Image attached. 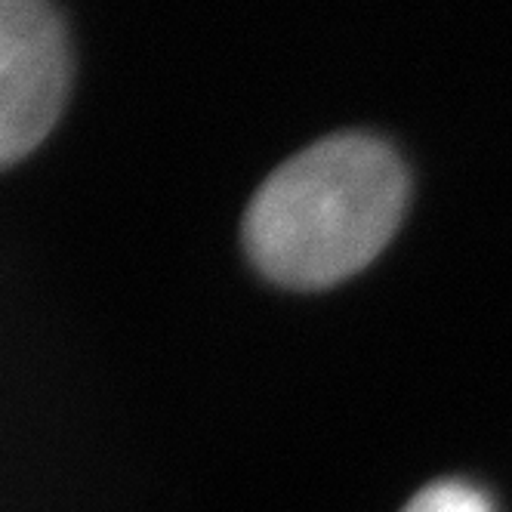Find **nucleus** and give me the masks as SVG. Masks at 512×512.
I'll return each instance as SVG.
<instances>
[{
  "label": "nucleus",
  "instance_id": "f03ea898",
  "mask_svg": "<svg viewBox=\"0 0 512 512\" xmlns=\"http://www.w3.org/2000/svg\"><path fill=\"white\" fill-rule=\"evenodd\" d=\"M68 84V34L50 0H0V167L53 130Z\"/></svg>",
  "mask_w": 512,
  "mask_h": 512
},
{
  "label": "nucleus",
  "instance_id": "7ed1b4c3",
  "mask_svg": "<svg viewBox=\"0 0 512 512\" xmlns=\"http://www.w3.org/2000/svg\"><path fill=\"white\" fill-rule=\"evenodd\" d=\"M401 512H497L491 497L463 479H438L420 488Z\"/></svg>",
  "mask_w": 512,
  "mask_h": 512
},
{
  "label": "nucleus",
  "instance_id": "f257e3e1",
  "mask_svg": "<svg viewBox=\"0 0 512 512\" xmlns=\"http://www.w3.org/2000/svg\"><path fill=\"white\" fill-rule=\"evenodd\" d=\"M408 170L368 133H337L284 161L244 213V247L266 278L334 287L395 235L408 207Z\"/></svg>",
  "mask_w": 512,
  "mask_h": 512
}]
</instances>
